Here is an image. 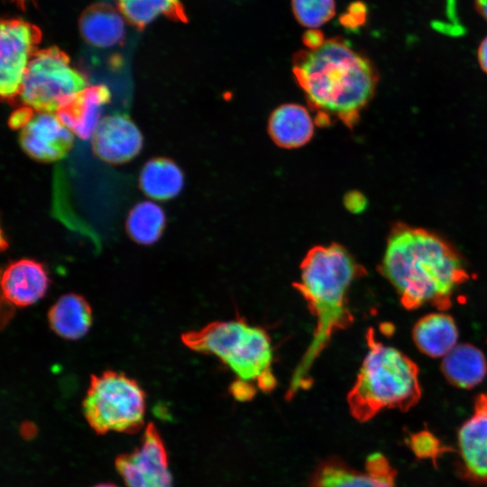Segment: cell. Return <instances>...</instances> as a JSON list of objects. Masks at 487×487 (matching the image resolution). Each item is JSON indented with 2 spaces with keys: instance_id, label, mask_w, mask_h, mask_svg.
I'll return each mask as SVG.
<instances>
[{
  "instance_id": "1",
  "label": "cell",
  "mask_w": 487,
  "mask_h": 487,
  "mask_svg": "<svg viewBox=\"0 0 487 487\" xmlns=\"http://www.w3.org/2000/svg\"><path fill=\"white\" fill-rule=\"evenodd\" d=\"M380 271L409 310L426 304L447 310L455 291L470 279L462 257L448 242L403 222L391 227Z\"/></svg>"
},
{
  "instance_id": "2",
  "label": "cell",
  "mask_w": 487,
  "mask_h": 487,
  "mask_svg": "<svg viewBox=\"0 0 487 487\" xmlns=\"http://www.w3.org/2000/svg\"><path fill=\"white\" fill-rule=\"evenodd\" d=\"M367 274L365 268L343 245H316L299 265L293 287L305 299L316 326L309 345L298 363L289 385L288 398L312 384L311 370L332 336L354 323L349 306L352 284Z\"/></svg>"
},
{
  "instance_id": "3",
  "label": "cell",
  "mask_w": 487,
  "mask_h": 487,
  "mask_svg": "<svg viewBox=\"0 0 487 487\" xmlns=\"http://www.w3.org/2000/svg\"><path fill=\"white\" fill-rule=\"evenodd\" d=\"M292 72L316 114L334 116L350 129L373 98L379 81L372 60L340 36L315 51H297Z\"/></svg>"
},
{
  "instance_id": "4",
  "label": "cell",
  "mask_w": 487,
  "mask_h": 487,
  "mask_svg": "<svg viewBox=\"0 0 487 487\" xmlns=\"http://www.w3.org/2000/svg\"><path fill=\"white\" fill-rule=\"evenodd\" d=\"M366 344L368 351L346 398L351 415L365 422L385 409L409 410L422 394L417 363L378 340L372 328L367 330Z\"/></svg>"
},
{
  "instance_id": "5",
  "label": "cell",
  "mask_w": 487,
  "mask_h": 487,
  "mask_svg": "<svg viewBox=\"0 0 487 487\" xmlns=\"http://www.w3.org/2000/svg\"><path fill=\"white\" fill-rule=\"evenodd\" d=\"M180 338L190 350L216 356L235 374L234 383L263 392L275 388L271 341L262 328L242 319L214 321Z\"/></svg>"
},
{
  "instance_id": "6",
  "label": "cell",
  "mask_w": 487,
  "mask_h": 487,
  "mask_svg": "<svg viewBox=\"0 0 487 487\" xmlns=\"http://www.w3.org/2000/svg\"><path fill=\"white\" fill-rule=\"evenodd\" d=\"M146 395L141 385L124 372L93 374L82 402L84 417L98 435L133 434L144 425Z\"/></svg>"
},
{
  "instance_id": "7",
  "label": "cell",
  "mask_w": 487,
  "mask_h": 487,
  "mask_svg": "<svg viewBox=\"0 0 487 487\" xmlns=\"http://www.w3.org/2000/svg\"><path fill=\"white\" fill-rule=\"evenodd\" d=\"M88 86L85 76L57 48L37 51L32 57L19 96L34 111L59 113L69 106Z\"/></svg>"
},
{
  "instance_id": "8",
  "label": "cell",
  "mask_w": 487,
  "mask_h": 487,
  "mask_svg": "<svg viewBox=\"0 0 487 487\" xmlns=\"http://www.w3.org/2000/svg\"><path fill=\"white\" fill-rule=\"evenodd\" d=\"M115 469L127 487H173L166 447L152 423L146 426L139 446L115 458Z\"/></svg>"
},
{
  "instance_id": "9",
  "label": "cell",
  "mask_w": 487,
  "mask_h": 487,
  "mask_svg": "<svg viewBox=\"0 0 487 487\" xmlns=\"http://www.w3.org/2000/svg\"><path fill=\"white\" fill-rule=\"evenodd\" d=\"M0 92L3 97L19 95L20 88L36 53L40 32L19 19L5 20L0 26Z\"/></svg>"
},
{
  "instance_id": "10",
  "label": "cell",
  "mask_w": 487,
  "mask_h": 487,
  "mask_svg": "<svg viewBox=\"0 0 487 487\" xmlns=\"http://www.w3.org/2000/svg\"><path fill=\"white\" fill-rule=\"evenodd\" d=\"M75 135L57 113L35 111L20 129V144L31 158L52 162L62 159L73 145Z\"/></svg>"
},
{
  "instance_id": "11",
  "label": "cell",
  "mask_w": 487,
  "mask_h": 487,
  "mask_svg": "<svg viewBox=\"0 0 487 487\" xmlns=\"http://www.w3.org/2000/svg\"><path fill=\"white\" fill-rule=\"evenodd\" d=\"M396 471L380 453L371 455L363 471L351 469L336 460L319 465L310 487H395Z\"/></svg>"
},
{
  "instance_id": "12",
  "label": "cell",
  "mask_w": 487,
  "mask_h": 487,
  "mask_svg": "<svg viewBox=\"0 0 487 487\" xmlns=\"http://www.w3.org/2000/svg\"><path fill=\"white\" fill-rule=\"evenodd\" d=\"M96 155L110 164H122L134 159L143 144L135 123L124 115H106L91 138Z\"/></svg>"
},
{
  "instance_id": "13",
  "label": "cell",
  "mask_w": 487,
  "mask_h": 487,
  "mask_svg": "<svg viewBox=\"0 0 487 487\" xmlns=\"http://www.w3.org/2000/svg\"><path fill=\"white\" fill-rule=\"evenodd\" d=\"M458 447L465 475L487 484V391L477 397L472 416L461 427Z\"/></svg>"
},
{
  "instance_id": "14",
  "label": "cell",
  "mask_w": 487,
  "mask_h": 487,
  "mask_svg": "<svg viewBox=\"0 0 487 487\" xmlns=\"http://www.w3.org/2000/svg\"><path fill=\"white\" fill-rule=\"evenodd\" d=\"M2 291L11 305L23 308L39 301L46 293L50 280L44 266L32 259L10 262L2 272Z\"/></svg>"
},
{
  "instance_id": "15",
  "label": "cell",
  "mask_w": 487,
  "mask_h": 487,
  "mask_svg": "<svg viewBox=\"0 0 487 487\" xmlns=\"http://www.w3.org/2000/svg\"><path fill=\"white\" fill-rule=\"evenodd\" d=\"M109 98L106 86H87L69 106L57 114L75 136L91 139L105 117L102 114Z\"/></svg>"
},
{
  "instance_id": "16",
  "label": "cell",
  "mask_w": 487,
  "mask_h": 487,
  "mask_svg": "<svg viewBox=\"0 0 487 487\" xmlns=\"http://www.w3.org/2000/svg\"><path fill=\"white\" fill-rule=\"evenodd\" d=\"M268 133L281 148L295 149L308 143L314 134V121L299 104H283L276 107L268 120Z\"/></svg>"
},
{
  "instance_id": "17",
  "label": "cell",
  "mask_w": 487,
  "mask_h": 487,
  "mask_svg": "<svg viewBox=\"0 0 487 487\" xmlns=\"http://www.w3.org/2000/svg\"><path fill=\"white\" fill-rule=\"evenodd\" d=\"M412 339L424 354L443 358L457 345L458 329L450 315L443 311L429 313L414 325Z\"/></svg>"
},
{
  "instance_id": "18",
  "label": "cell",
  "mask_w": 487,
  "mask_h": 487,
  "mask_svg": "<svg viewBox=\"0 0 487 487\" xmlns=\"http://www.w3.org/2000/svg\"><path fill=\"white\" fill-rule=\"evenodd\" d=\"M126 19L118 9L98 4L87 8L79 20V31L91 46L108 49L118 45L125 35Z\"/></svg>"
},
{
  "instance_id": "19",
  "label": "cell",
  "mask_w": 487,
  "mask_h": 487,
  "mask_svg": "<svg viewBox=\"0 0 487 487\" xmlns=\"http://www.w3.org/2000/svg\"><path fill=\"white\" fill-rule=\"evenodd\" d=\"M48 322L56 335L68 340H78L91 326L92 310L84 297L68 293L59 298L50 308Z\"/></svg>"
},
{
  "instance_id": "20",
  "label": "cell",
  "mask_w": 487,
  "mask_h": 487,
  "mask_svg": "<svg viewBox=\"0 0 487 487\" xmlns=\"http://www.w3.org/2000/svg\"><path fill=\"white\" fill-rule=\"evenodd\" d=\"M441 371L454 386L472 389L481 383L487 373L483 353L471 344L456 345L441 363Z\"/></svg>"
},
{
  "instance_id": "21",
  "label": "cell",
  "mask_w": 487,
  "mask_h": 487,
  "mask_svg": "<svg viewBox=\"0 0 487 487\" xmlns=\"http://www.w3.org/2000/svg\"><path fill=\"white\" fill-rule=\"evenodd\" d=\"M139 186L151 200L166 201L177 197L184 187L180 168L167 158H153L142 168Z\"/></svg>"
},
{
  "instance_id": "22",
  "label": "cell",
  "mask_w": 487,
  "mask_h": 487,
  "mask_svg": "<svg viewBox=\"0 0 487 487\" xmlns=\"http://www.w3.org/2000/svg\"><path fill=\"white\" fill-rule=\"evenodd\" d=\"M166 216L157 201L147 199L135 204L125 222L126 231L137 244L149 245L157 242L165 227Z\"/></svg>"
},
{
  "instance_id": "23",
  "label": "cell",
  "mask_w": 487,
  "mask_h": 487,
  "mask_svg": "<svg viewBox=\"0 0 487 487\" xmlns=\"http://www.w3.org/2000/svg\"><path fill=\"white\" fill-rule=\"evenodd\" d=\"M115 1L117 9L126 21L137 27H143L161 15L180 21L187 20L179 0Z\"/></svg>"
},
{
  "instance_id": "24",
  "label": "cell",
  "mask_w": 487,
  "mask_h": 487,
  "mask_svg": "<svg viewBox=\"0 0 487 487\" xmlns=\"http://www.w3.org/2000/svg\"><path fill=\"white\" fill-rule=\"evenodd\" d=\"M291 7L298 23L316 29L335 16V0H291Z\"/></svg>"
},
{
  "instance_id": "25",
  "label": "cell",
  "mask_w": 487,
  "mask_h": 487,
  "mask_svg": "<svg viewBox=\"0 0 487 487\" xmlns=\"http://www.w3.org/2000/svg\"><path fill=\"white\" fill-rule=\"evenodd\" d=\"M409 444L418 458L431 459L434 462L448 451V448L443 446L440 440L427 430H421L412 434L409 436Z\"/></svg>"
},
{
  "instance_id": "26",
  "label": "cell",
  "mask_w": 487,
  "mask_h": 487,
  "mask_svg": "<svg viewBox=\"0 0 487 487\" xmlns=\"http://www.w3.org/2000/svg\"><path fill=\"white\" fill-rule=\"evenodd\" d=\"M367 6L362 1L351 3L339 16V23L346 29L354 30L363 25L367 19Z\"/></svg>"
},
{
  "instance_id": "27",
  "label": "cell",
  "mask_w": 487,
  "mask_h": 487,
  "mask_svg": "<svg viewBox=\"0 0 487 487\" xmlns=\"http://www.w3.org/2000/svg\"><path fill=\"white\" fill-rule=\"evenodd\" d=\"M345 207L354 213H360L367 204L366 198L359 191H350L344 198Z\"/></svg>"
},
{
  "instance_id": "28",
  "label": "cell",
  "mask_w": 487,
  "mask_h": 487,
  "mask_svg": "<svg viewBox=\"0 0 487 487\" xmlns=\"http://www.w3.org/2000/svg\"><path fill=\"white\" fill-rule=\"evenodd\" d=\"M325 41L323 32L317 29H309L302 34V42L310 51L318 49Z\"/></svg>"
},
{
  "instance_id": "29",
  "label": "cell",
  "mask_w": 487,
  "mask_h": 487,
  "mask_svg": "<svg viewBox=\"0 0 487 487\" xmlns=\"http://www.w3.org/2000/svg\"><path fill=\"white\" fill-rule=\"evenodd\" d=\"M32 110L27 106L25 108L14 111L10 118L11 125L15 128H23L31 118L32 115Z\"/></svg>"
},
{
  "instance_id": "30",
  "label": "cell",
  "mask_w": 487,
  "mask_h": 487,
  "mask_svg": "<svg viewBox=\"0 0 487 487\" xmlns=\"http://www.w3.org/2000/svg\"><path fill=\"white\" fill-rule=\"evenodd\" d=\"M477 59L481 69L487 74V36L481 41L478 47Z\"/></svg>"
},
{
  "instance_id": "31",
  "label": "cell",
  "mask_w": 487,
  "mask_h": 487,
  "mask_svg": "<svg viewBox=\"0 0 487 487\" xmlns=\"http://www.w3.org/2000/svg\"><path fill=\"white\" fill-rule=\"evenodd\" d=\"M477 13L487 22V0H473Z\"/></svg>"
},
{
  "instance_id": "32",
  "label": "cell",
  "mask_w": 487,
  "mask_h": 487,
  "mask_svg": "<svg viewBox=\"0 0 487 487\" xmlns=\"http://www.w3.org/2000/svg\"><path fill=\"white\" fill-rule=\"evenodd\" d=\"M92 487H117V486L112 483H100Z\"/></svg>"
}]
</instances>
